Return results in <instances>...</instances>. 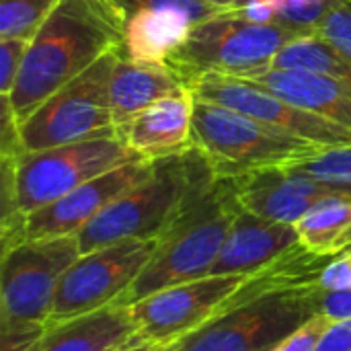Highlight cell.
<instances>
[{
  "label": "cell",
  "instance_id": "6da1fadb",
  "mask_svg": "<svg viewBox=\"0 0 351 351\" xmlns=\"http://www.w3.org/2000/svg\"><path fill=\"white\" fill-rule=\"evenodd\" d=\"M123 19L109 0H58L29 39L8 95L19 123L103 56L121 49Z\"/></svg>",
  "mask_w": 351,
  "mask_h": 351
},
{
  "label": "cell",
  "instance_id": "7a4b0ae2",
  "mask_svg": "<svg viewBox=\"0 0 351 351\" xmlns=\"http://www.w3.org/2000/svg\"><path fill=\"white\" fill-rule=\"evenodd\" d=\"M216 179L210 160L195 146L156 158L142 183L117 197L76 234L80 253L128 239H160L183 208Z\"/></svg>",
  "mask_w": 351,
  "mask_h": 351
},
{
  "label": "cell",
  "instance_id": "3957f363",
  "mask_svg": "<svg viewBox=\"0 0 351 351\" xmlns=\"http://www.w3.org/2000/svg\"><path fill=\"white\" fill-rule=\"evenodd\" d=\"M241 210L234 179L218 177L162 232L150 263L119 302L132 306L158 290L212 276Z\"/></svg>",
  "mask_w": 351,
  "mask_h": 351
},
{
  "label": "cell",
  "instance_id": "277c9868",
  "mask_svg": "<svg viewBox=\"0 0 351 351\" xmlns=\"http://www.w3.org/2000/svg\"><path fill=\"white\" fill-rule=\"evenodd\" d=\"M191 140L210 160L216 177L224 179L274 167H298L325 150L319 144L202 99H195Z\"/></svg>",
  "mask_w": 351,
  "mask_h": 351
},
{
  "label": "cell",
  "instance_id": "5b68a950",
  "mask_svg": "<svg viewBox=\"0 0 351 351\" xmlns=\"http://www.w3.org/2000/svg\"><path fill=\"white\" fill-rule=\"evenodd\" d=\"M296 37L300 33L278 21L251 23L226 12L195 25L167 64L187 88L210 72L249 80L269 70L278 51Z\"/></svg>",
  "mask_w": 351,
  "mask_h": 351
},
{
  "label": "cell",
  "instance_id": "8992f818",
  "mask_svg": "<svg viewBox=\"0 0 351 351\" xmlns=\"http://www.w3.org/2000/svg\"><path fill=\"white\" fill-rule=\"evenodd\" d=\"M119 53L121 49L103 56L45 99L21 123L25 152L117 134L109 107V80Z\"/></svg>",
  "mask_w": 351,
  "mask_h": 351
},
{
  "label": "cell",
  "instance_id": "52a82bcc",
  "mask_svg": "<svg viewBox=\"0 0 351 351\" xmlns=\"http://www.w3.org/2000/svg\"><path fill=\"white\" fill-rule=\"evenodd\" d=\"M134 160H142V156L128 146L121 134L25 152L16 160L19 208L29 216L80 185Z\"/></svg>",
  "mask_w": 351,
  "mask_h": 351
},
{
  "label": "cell",
  "instance_id": "ba28073f",
  "mask_svg": "<svg viewBox=\"0 0 351 351\" xmlns=\"http://www.w3.org/2000/svg\"><path fill=\"white\" fill-rule=\"evenodd\" d=\"M319 286L278 292L226 311L162 351H267L321 313Z\"/></svg>",
  "mask_w": 351,
  "mask_h": 351
},
{
  "label": "cell",
  "instance_id": "9c48e42d",
  "mask_svg": "<svg viewBox=\"0 0 351 351\" xmlns=\"http://www.w3.org/2000/svg\"><path fill=\"white\" fill-rule=\"evenodd\" d=\"M80 255L76 234L27 239L0 255V323L47 325L60 280Z\"/></svg>",
  "mask_w": 351,
  "mask_h": 351
},
{
  "label": "cell",
  "instance_id": "30bf717a",
  "mask_svg": "<svg viewBox=\"0 0 351 351\" xmlns=\"http://www.w3.org/2000/svg\"><path fill=\"white\" fill-rule=\"evenodd\" d=\"M158 239H128L80 259L60 280L47 325H58L119 302L150 263Z\"/></svg>",
  "mask_w": 351,
  "mask_h": 351
},
{
  "label": "cell",
  "instance_id": "8fae6325",
  "mask_svg": "<svg viewBox=\"0 0 351 351\" xmlns=\"http://www.w3.org/2000/svg\"><path fill=\"white\" fill-rule=\"evenodd\" d=\"M243 276H206L193 282L158 290L132 304L140 337L160 350H167L208 323L218 319L228 298L243 284Z\"/></svg>",
  "mask_w": 351,
  "mask_h": 351
},
{
  "label": "cell",
  "instance_id": "7c38bea8",
  "mask_svg": "<svg viewBox=\"0 0 351 351\" xmlns=\"http://www.w3.org/2000/svg\"><path fill=\"white\" fill-rule=\"evenodd\" d=\"M189 88L195 95V99L234 109L265 125L298 136L323 148L351 144V132L313 111H306L278 97L276 93L267 90L259 82L210 72L199 76Z\"/></svg>",
  "mask_w": 351,
  "mask_h": 351
},
{
  "label": "cell",
  "instance_id": "4fadbf2b",
  "mask_svg": "<svg viewBox=\"0 0 351 351\" xmlns=\"http://www.w3.org/2000/svg\"><path fill=\"white\" fill-rule=\"evenodd\" d=\"M154 160L142 158L121 165L27 216V239L78 234L117 197L134 189L152 173Z\"/></svg>",
  "mask_w": 351,
  "mask_h": 351
},
{
  "label": "cell",
  "instance_id": "5bb4252c",
  "mask_svg": "<svg viewBox=\"0 0 351 351\" xmlns=\"http://www.w3.org/2000/svg\"><path fill=\"white\" fill-rule=\"evenodd\" d=\"M243 210L284 224H298L300 218L321 199L337 193L313 175L296 167H274L234 177Z\"/></svg>",
  "mask_w": 351,
  "mask_h": 351
},
{
  "label": "cell",
  "instance_id": "9a60e30c",
  "mask_svg": "<svg viewBox=\"0 0 351 351\" xmlns=\"http://www.w3.org/2000/svg\"><path fill=\"white\" fill-rule=\"evenodd\" d=\"M195 95L181 86L134 117L119 134L142 158L156 160L185 152L193 146Z\"/></svg>",
  "mask_w": 351,
  "mask_h": 351
},
{
  "label": "cell",
  "instance_id": "2e32d148",
  "mask_svg": "<svg viewBox=\"0 0 351 351\" xmlns=\"http://www.w3.org/2000/svg\"><path fill=\"white\" fill-rule=\"evenodd\" d=\"M298 230L294 224L274 222L241 210L224 241V247L214 263V276H243L257 271L294 245H298Z\"/></svg>",
  "mask_w": 351,
  "mask_h": 351
},
{
  "label": "cell",
  "instance_id": "e0dca14e",
  "mask_svg": "<svg viewBox=\"0 0 351 351\" xmlns=\"http://www.w3.org/2000/svg\"><path fill=\"white\" fill-rule=\"evenodd\" d=\"M142 341L132 306L115 302L101 311L47 325L39 351H123Z\"/></svg>",
  "mask_w": 351,
  "mask_h": 351
},
{
  "label": "cell",
  "instance_id": "ac0fdd59",
  "mask_svg": "<svg viewBox=\"0 0 351 351\" xmlns=\"http://www.w3.org/2000/svg\"><path fill=\"white\" fill-rule=\"evenodd\" d=\"M181 86L183 82L167 62H142L119 53L109 80V107L117 134L150 105Z\"/></svg>",
  "mask_w": 351,
  "mask_h": 351
},
{
  "label": "cell",
  "instance_id": "d6986e66",
  "mask_svg": "<svg viewBox=\"0 0 351 351\" xmlns=\"http://www.w3.org/2000/svg\"><path fill=\"white\" fill-rule=\"evenodd\" d=\"M249 80L259 82L278 97L351 132V82L348 80L276 68H269Z\"/></svg>",
  "mask_w": 351,
  "mask_h": 351
},
{
  "label": "cell",
  "instance_id": "ffe728a7",
  "mask_svg": "<svg viewBox=\"0 0 351 351\" xmlns=\"http://www.w3.org/2000/svg\"><path fill=\"white\" fill-rule=\"evenodd\" d=\"M197 23L181 10H138L123 19L121 53L142 62H167Z\"/></svg>",
  "mask_w": 351,
  "mask_h": 351
},
{
  "label": "cell",
  "instance_id": "44dd1931",
  "mask_svg": "<svg viewBox=\"0 0 351 351\" xmlns=\"http://www.w3.org/2000/svg\"><path fill=\"white\" fill-rule=\"evenodd\" d=\"M300 243L323 257L351 249V195L333 193L315 204L296 224Z\"/></svg>",
  "mask_w": 351,
  "mask_h": 351
},
{
  "label": "cell",
  "instance_id": "7402d4cb",
  "mask_svg": "<svg viewBox=\"0 0 351 351\" xmlns=\"http://www.w3.org/2000/svg\"><path fill=\"white\" fill-rule=\"evenodd\" d=\"M58 0H0V39H31Z\"/></svg>",
  "mask_w": 351,
  "mask_h": 351
},
{
  "label": "cell",
  "instance_id": "603a6c76",
  "mask_svg": "<svg viewBox=\"0 0 351 351\" xmlns=\"http://www.w3.org/2000/svg\"><path fill=\"white\" fill-rule=\"evenodd\" d=\"M296 169L313 175L337 193L351 195V144L325 148L319 156L298 165Z\"/></svg>",
  "mask_w": 351,
  "mask_h": 351
},
{
  "label": "cell",
  "instance_id": "cb8c5ba5",
  "mask_svg": "<svg viewBox=\"0 0 351 351\" xmlns=\"http://www.w3.org/2000/svg\"><path fill=\"white\" fill-rule=\"evenodd\" d=\"M109 2L117 8L121 19H125L138 10H181V12L189 14L199 25L208 19L232 12V10L214 6L206 0H109Z\"/></svg>",
  "mask_w": 351,
  "mask_h": 351
},
{
  "label": "cell",
  "instance_id": "d4e9b609",
  "mask_svg": "<svg viewBox=\"0 0 351 351\" xmlns=\"http://www.w3.org/2000/svg\"><path fill=\"white\" fill-rule=\"evenodd\" d=\"M319 35L351 62V0H339L325 16Z\"/></svg>",
  "mask_w": 351,
  "mask_h": 351
},
{
  "label": "cell",
  "instance_id": "484cf974",
  "mask_svg": "<svg viewBox=\"0 0 351 351\" xmlns=\"http://www.w3.org/2000/svg\"><path fill=\"white\" fill-rule=\"evenodd\" d=\"M329 325H331V319L319 313L269 351H317Z\"/></svg>",
  "mask_w": 351,
  "mask_h": 351
},
{
  "label": "cell",
  "instance_id": "4316f807",
  "mask_svg": "<svg viewBox=\"0 0 351 351\" xmlns=\"http://www.w3.org/2000/svg\"><path fill=\"white\" fill-rule=\"evenodd\" d=\"M27 47L29 39H0V95H10Z\"/></svg>",
  "mask_w": 351,
  "mask_h": 351
},
{
  "label": "cell",
  "instance_id": "83f0119b",
  "mask_svg": "<svg viewBox=\"0 0 351 351\" xmlns=\"http://www.w3.org/2000/svg\"><path fill=\"white\" fill-rule=\"evenodd\" d=\"M319 288L323 292H346L351 290V251H346L329 261L325 267Z\"/></svg>",
  "mask_w": 351,
  "mask_h": 351
},
{
  "label": "cell",
  "instance_id": "f1b7e54d",
  "mask_svg": "<svg viewBox=\"0 0 351 351\" xmlns=\"http://www.w3.org/2000/svg\"><path fill=\"white\" fill-rule=\"evenodd\" d=\"M317 351H351V319L331 321Z\"/></svg>",
  "mask_w": 351,
  "mask_h": 351
},
{
  "label": "cell",
  "instance_id": "f546056e",
  "mask_svg": "<svg viewBox=\"0 0 351 351\" xmlns=\"http://www.w3.org/2000/svg\"><path fill=\"white\" fill-rule=\"evenodd\" d=\"M321 313L331 321L351 319V290L346 292H323Z\"/></svg>",
  "mask_w": 351,
  "mask_h": 351
},
{
  "label": "cell",
  "instance_id": "4dcf8cb0",
  "mask_svg": "<svg viewBox=\"0 0 351 351\" xmlns=\"http://www.w3.org/2000/svg\"><path fill=\"white\" fill-rule=\"evenodd\" d=\"M234 14L251 23H276V6L267 0H249Z\"/></svg>",
  "mask_w": 351,
  "mask_h": 351
},
{
  "label": "cell",
  "instance_id": "1f68e13d",
  "mask_svg": "<svg viewBox=\"0 0 351 351\" xmlns=\"http://www.w3.org/2000/svg\"><path fill=\"white\" fill-rule=\"evenodd\" d=\"M206 2H210V4H214V6H220V8H224V10H232V12H237L243 4H247L249 0H206Z\"/></svg>",
  "mask_w": 351,
  "mask_h": 351
},
{
  "label": "cell",
  "instance_id": "d6a6232c",
  "mask_svg": "<svg viewBox=\"0 0 351 351\" xmlns=\"http://www.w3.org/2000/svg\"><path fill=\"white\" fill-rule=\"evenodd\" d=\"M123 351H162L158 346H152V343H148V341H142V343H138V346H134V348H128V350Z\"/></svg>",
  "mask_w": 351,
  "mask_h": 351
},
{
  "label": "cell",
  "instance_id": "836d02e7",
  "mask_svg": "<svg viewBox=\"0 0 351 351\" xmlns=\"http://www.w3.org/2000/svg\"><path fill=\"white\" fill-rule=\"evenodd\" d=\"M267 2H271V4H274V6H276V4H278V0H267Z\"/></svg>",
  "mask_w": 351,
  "mask_h": 351
},
{
  "label": "cell",
  "instance_id": "e575fe53",
  "mask_svg": "<svg viewBox=\"0 0 351 351\" xmlns=\"http://www.w3.org/2000/svg\"><path fill=\"white\" fill-rule=\"evenodd\" d=\"M267 351H269V350H267Z\"/></svg>",
  "mask_w": 351,
  "mask_h": 351
},
{
  "label": "cell",
  "instance_id": "d590c367",
  "mask_svg": "<svg viewBox=\"0 0 351 351\" xmlns=\"http://www.w3.org/2000/svg\"><path fill=\"white\" fill-rule=\"evenodd\" d=\"M350 251H351V249H350Z\"/></svg>",
  "mask_w": 351,
  "mask_h": 351
}]
</instances>
